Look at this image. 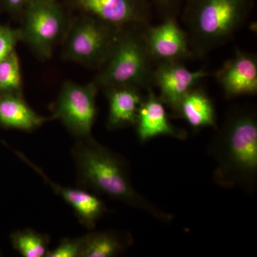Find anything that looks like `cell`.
I'll list each match as a JSON object with an SVG mask.
<instances>
[{"mask_svg": "<svg viewBox=\"0 0 257 257\" xmlns=\"http://www.w3.org/2000/svg\"><path fill=\"white\" fill-rule=\"evenodd\" d=\"M80 257H113L121 254L131 244V236L114 231H92L82 236Z\"/></svg>", "mask_w": 257, "mask_h": 257, "instance_id": "obj_17", "label": "cell"}, {"mask_svg": "<svg viewBox=\"0 0 257 257\" xmlns=\"http://www.w3.org/2000/svg\"><path fill=\"white\" fill-rule=\"evenodd\" d=\"M20 41L19 29L11 28L9 25H0V61L15 50L17 44Z\"/></svg>", "mask_w": 257, "mask_h": 257, "instance_id": "obj_21", "label": "cell"}, {"mask_svg": "<svg viewBox=\"0 0 257 257\" xmlns=\"http://www.w3.org/2000/svg\"><path fill=\"white\" fill-rule=\"evenodd\" d=\"M121 27L92 15L73 13L60 45L61 57L88 68L100 69L110 55Z\"/></svg>", "mask_w": 257, "mask_h": 257, "instance_id": "obj_5", "label": "cell"}, {"mask_svg": "<svg viewBox=\"0 0 257 257\" xmlns=\"http://www.w3.org/2000/svg\"><path fill=\"white\" fill-rule=\"evenodd\" d=\"M99 89L92 82L87 84L65 81L52 106V119L60 120L67 131L79 140L92 137Z\"/></svg>", "mask_w": 257, "mask_h": 257, "instance_id": "obj_7", "label": "cell"}, {"mask_svg": "<svg viewBox=\"0 0 257 257\" xmlns=\"http://www.w3.org/2000/svg\"><path fill=\"white\" fill-rule=\"evenodd\" d=\"M32 0H0V15L5 13L18 21Z\"/></svg>", "mask_w": 257, "mask_h": 257, "instance_id": "obj_23", "label": "cell"}, {"mask_svg": "<svg viewBox=\"0 0 257 257\" xmlns=\"http://www.w3.org/2000/svg\"><path fill=\"white\" fill-rule=\"evenodd\" d=\"M15 153L36 171L45 179V182L50 185L54 192L57 195L60 196L72 208L74 214L82 226L88 229H93L95 227L97 221L106 211L105 204L100 198L98 197L94 193L89 192L87 189L82 187H66L56 184L44 173L40 167L34 165L25 155L18 151H15Z\"/></svg>", "mask_w": 257, "mask_h": 257, "instance_id": "obj_13", "label": "cell"}, {"mask_svg": "<svg viewBox=\"0 0 257 257\" xmlns=\"http://www.w3.org/2000/svg\"><path fill=\"white\" fill-rule=\"evenodd\" d=\"M173 116L185 120L195 130L218 128L214 103L207 93L197 86L182 98Z\"/></svg>", "mask_w": 257, "mask_h": 257, "instance_id": "obj_16", "label": "cell"}, {"mask_svg": "<svg viewBox=\"0 0 257 257\" xmlns=\"http://www.w3.org/2000/svg\"><path fill=\"white\" fill-rule=\"evenodd\" d=\"M210 74L204 69L191 71L182 62H161L155 65L152 84L160 89V100L175 113L182 98Z\"/></svg>", "mask_w": 257, "mask_h": 257, "instance_id": "obj_10", "label": "cell"}, {"mask_svg": "<svg viewBox=\"0 0 257 257\" xmlns=\"http://www.w3.org/2000/svg\"><path fill=\"white\" fill-rule=\"evenodd\" d=\"M214 77L228 99L257 94V57L236 49L234 56L216 71Z\"/></svg>", "mask_w": 257, "mask_h": 257, "instance_id": "obj_11", "label": "cell"}, {"mask_svg": "<svg viewBox=\"0 0 257 257\" xmlns=\"http://www.w3.org/2000/svg\"><path fill=\"white\" fill-rule=\"evenodd\" d=\"M51 120V116H42L34 110L24 94L0 95V126L3 128L31 133Z\"/></svg>", "mask_w": 257, "mask_h": 257, "instance_id": "obj_15", "label": "cell"}, {"mask_svg": "<svg viewBox=\"0 0 257 257\" xmlns=\"http://www.w3.org/2000/svg\"><path fill=\"white\" fill-rule=\"evenodd\" d=\"M72 15L60 0H32L19 20L20 41L39 60H50L62 43Z\"/></svg>", "mask_w": 257, "mask_h": 257, "instance_id": "obj_6", "label": "cell"}, {"mask_svg": "<svg viewBox=\"0 0 257 257\" xmlns=\"http://www.w3.org/2000/svg\"><path fill=\"white\" fill-rule=\"evenodd\" d=\"M160 18L163 20L169 17H177L182 10L184 0H150Z\"/></svg>", "mask_w": 257, "mask_h": 257, "instance_id": "obj_22", "label": "cell"}, {"mask_svg": "<svg viewBox=\"0 0 257 257\" xmlns=\"http://www.w3.org/2000/svg\"><path fill=\"white\" fill-rule=\"evenodd\" d=\"M82 248V236L64 238L57 247L49 250L45 257H80Z\"/></svg>", "mask_w": 257, "mask_h": 257, "instance_id": "obj_20", "label": "cell"}, {"mask_svg": "<svg viewBox=\"0 0 257 257\" xmlns=\"http://www.w3.org/2000/svg\"><path fill=\"white\" fill-rule=\"evenodd\" d=\"M10 239L13 248L24 257H45L49 251L50 236L30 228L14 231Z\"/></svg>", "mask_w": 257, "mask_h": 257, "instance_id": "obj_18", "label": "cell"}, {"mask_svg": "<svg viewBox=\"0 0 257 257\" xmlns=\"http://www.w3.org/2000/svg\"><path fill=\"white\" fill-rule=\"evenodd\" d=\"M101 89L109 104L106 128L115 130L135 126L145 96L142 89L127 85L109 86Z\"/></svg>", "mask_w": 257, "mask_h": 257, "instance_id": "obj_14", "label": "cell"}, {"mask_svg": "<svg viewBox=\"0 0 257 257\" xmlns=\"http://www.w3.org/2000/svg\"><path fill=\"white\" fill-rule=\"evenodd\" d=\"M145 26L131 24L121 27L110 55L92 81L99 89L116 85L145 90L153 87L155 62L145 41Z\"/></svg>", "mask_w": 257, "mask_h": 257, "instance_id": "obj_4", "label": "cell"}, {"mask_svg": "<svg viewBox=\"0 0 257 257\" xmlns=\"http://www.w3.org/2000/svg\"><path fill=\"white\" fill-rule=\"evenodd\" d=\"M79 187L119 201L169 222L173 219L135 189L126 161L92 137L79 139L72 149Z\"/></svg>", "mask_w": 257, "mask_h": 257, "instance_id": "obj_1", "label": "cell"}, {"mask_svg": "<svg viewBox=\"0 0 257 257\" xmlns=\"http://www.w3.org/2000/svg\"><path fill=\"white\" fill-rule=\"evenodd\" d=\"M253 0H184L182 22L196 57L225 45L244 25Z\"/></svg>", "mask_w": 257, "mask_h": 257, "instance_id": "obj_3", "label": "cell"}, {"mask_svg": "<svg viewBox=\"0 0 257 257\" xmlns=\"http://www.w3.org/2000/svg\"><path fill=\"white\" fill-rule=\"evenodd\" d=\"M20 57L16 50L0 61V95L23 94V80Z\"/></svg>", "mask_w": 257, "mask_h": 257, "instance_id": "obj_19", "label": "cell"}, {"mask_svg": "<svg viewBox=\"0 0 257 257\" xmlns=\"http://www.w3.org/2000/svg\"><path fill=\"white\" fill-rule=\"evenodd\" d=\"M165 104L155 94L153 87L146 89V95L139 108L135 126L141 143H145L159 136H168L185 140V130L176 127L169 119Z\"/></svg>", "mask_w": 257, "mask_h": 257, "instance_id": "obj_12", "label": "cell"}, {"mask_svg": "<svg viewBox=\"0 0 257 257\" xmlns=\"http://www.w3.org/2000/svg\"><path fill=\"white\" fill-rule=\"evenodd\" d=\"M157 26L145 27V38L150 55L155 63L182 62L195 58L188 35L181 28L177 17L163 19Z\"/></svg>", "mask_w": 257, "mask_h": 257, "instance_id": "obj_9", "label": "cell"}, {"mask_svg": "<svg viewBox=\"0 0 257 257\" xmlns=\"http://www.w3.org/2000/svg\"><path fill=\"white\" fill-rule=\"evenodd\" d=\"M216 163L214 179L222 187L253 191L257 178V114L254 108L236 106L209 147Z\"/></svg>", "mask_w": 257, "mask_h": 257, "instance_id": "obj_2", "label": "cell"}, {"mask_svg": "<svg viewBox=\"0 0 257 257\" xmlns=\"http://www.w3.org/2000/svg\"><path fill=\"white\" fill-rule=\"evenodd\" d=\"M72 13L92 15L115 26L147 25L152 19L150 0H60Z\"/></svg>", "mask_w": 257, "mask_h": 257, "instance_id": "obj_8", "label": "cell"}]
</instances>
